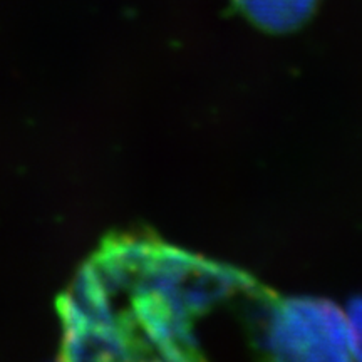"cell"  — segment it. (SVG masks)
Listing matches in <instances>:
<instances>
[{"mask_svg": "<svg viewBox=\"0 0 362 362\" xmlns=\"http://www.w3.org/2000/svg\"><path fill=\"white\" fill-rule=\"evenodd\" d=\"M270 288L149 233L110 235L59 297L61 359L200 361L202 324Z\"/></svg>", "mask_w": 362, "mask_h": 362, "instance_id": "6da1fadb", "label": "cell"}, {"mask_svg": "<svg viewBox=\"0 0 362 362\" xmlns=\"http://www.w3.org/2000/svg\"><path fill=\"white\" fill-rule=\"evenodd\" d=\"M257 351L274 361H352L346 312L322 297L279 296L262 320Z\"/></svg>", "mask_w": 362, "mask_h": 362, "instance_id": "7a4b0ae2", "label": "cell"}, {"mask_svg": "<svg viewBox=\"0 0 362 362\" xmlns=\"http://www.w3.org/2000/svg\"><path fill=\"white\" fill-rule=\"evenodd\" d=\"M248 24L272 35L297 33L319 11L320 0H230Z\"/></svg>", "mask_w": 362, "mask_h": 362, "instance_id": "3957f363", "label": "cell"}, {"mask_svg": "<svg viewBox=\"0 0 362 362\" xmlns=\"http://www.w3.org/2000/svg\"><path fill=\"white\" fill-rule=\"evenodd\" d=\"M346 315L351 329L352 356L354 359L362 361V296L351 298Z\"/></svg>", "mask_w": 362, "mask_h": 362, "instance_id": "277c9868", "label": "cell"}]
</instances>
